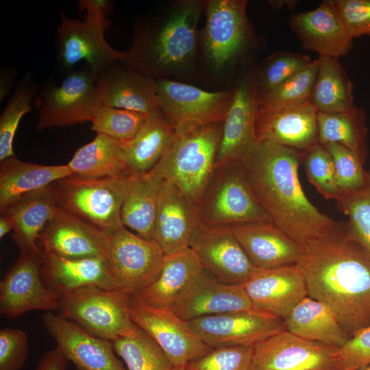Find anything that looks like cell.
I'll list each match as a JSON object with an SVG mask.
<instances>
[{
	"mask_svg": "<svg viewBox=\"0 0 370 370\" xmlns=\"http://www.w3.org/2000/svg\"><path fill=\"white\" fill-rule=\"evenodd\" d=\"M360 370H370V363L365 366L364 367L360 369Z\"/></svg>",
	"mask_w": 370,
	"mask_h": 370,
	"instance_id": "cell-55",
	"label": "cell"
},
{
	"mask_svg": "<svg viewBox=\"0 0 370 370\" xmlns=\"http://www.w3.org/2000/svg\"><path fill=\"white\" fill-rule=\"evenodd\" d=\"M242 285L255 307L279 319L284 320L308 296L304 277L297 264L257 268Z\"/></svg>",
	"mask_w": 370,
	"mask_h": 370,
	"instance_id": "cell-23",
	"label": "cell"
},
{
	"mask_svg": "<svg viewBox=\"0 0 370 370\" xmlns=\"http://www.w3.org/2000/svg\"><path fill=\"white\" fill-rule=\"evenodd\" d=\"M130 298L121 290L81 288L60 297L58 314L92 336L113 341L136 328L129 312Z\"/></svg>",
	"mask_w": 370,
	"mask_h": 370,
	"instance_id": "cell-7",
	"label": "cell"
},
{
	"mask_svg": "<svg viewBox=\"0 0 370 370\" xmlns=\"http://www.w3.org/2000/svg\"><path fill=\"white\" fill-rule=\"evenodd\" d=\"M108 243V233L58 206L38 238L41 251L71 259H106Z\"/></svg>",
	"mask_w": 370,
	"mask_h": 370,
	"instance_id": "cell-19",
	"label": "cell"
},
{
	"mask_svg": "<svg viewBox=\"0 0 370 370\" xmlns=\"http://www.w3.org/2000/svg\"><path fill=\"white\" fill-rule=\"evenodd\" d=\"M317 67V59L313 60L307 68L259 96V109L279 111L310 102Z\"/></svg>",
	"mask_w": 370,
	"mask_h": 370,
	"instance_id": "cell-40",
	"label": "cell"
},
{
	"mask_svg": "<svg viewBox=\"0 0 370 370\" xmlns=\"http://www.w3.org/2000/svg\"><path fill=\"white\" fill-rule=\"evenodd\" d=\"M256 142L268 141L306 151L317 143V110L310 103L279 111L258 110Z\"/></svg>",
	"mask_w": 370,
	"mask_h": 370,
	"instance_id": "cell-27",
	"label": "cell"
},
{
	"mask_svg": "<svg viewBox=\"0 0 370 370\" xmlns=\"http://www.w3.org/2000/svg\"><path fill=\"white\" fill-rule=\"evenodd\" d=\"M247 0H204L199 31V82L214 91L230 89L264 47L247 14Z\"/></svg>",
	"mask_w": 370,
	"mask_h": 370,
	"instance_id": "cell-4",
	"label": "cell"
},
{
	"mask_svg": "<svg viewBox=\"0 0 370 370\" xmlns=\"http://www.w3.org/2000/svg\"><path fill=\"white\" fill-rule=\"evenodd\" d=\"M112 343L127 370H172L173 367L156 341L137 325L131 334Z\"/></svg>",
	"mask_w": 370,
	"mask_h": 370,
	"instance_id": "cell-38",
	"label": "cell"
},
{
	"mask_svg": "<svg viewBox=\"0 0 370 370\" xmlns=\"http://www.w3.org/2000/svg\"><path fill=\"white\" fill-rule=\"evenodd\" d=\"M163 179L149 171L130 175L121 219L124 227L137 235L154 240V222L159 190Z\"/></svg>",
	"mask_w": 370,
	"mask_h": 370,
	"instance_id": "cell-33",
	"label": "cell"
},
{
	"mask_svg": "<svg viewBox=\"0 0 370 370\" xmlns=\"http://www.w3.org/2000/svg\"><path fill=\"white\" fill-rule=\"evenodd\" d=\"M291 31L305 50L319 56L338 58L347 56L353 47L334 0H324L314 10L292 14L288 18Z\"/></svg>",
	"mask_w": 370,
	"mask_h": 370,
	"instance_id": "cell-21",
	"label": "cell"
},
{
	"mask_svg": "<svg viewBox=\"0 0 370 370\" xmlns=\"http://www.w3.org/2000/svg\"><path fill=\"white\" fill-rule=\"evenodd\" d=\"M297 1H291V0H276V1H268L269 4L275 10H280L284 6L286 8H293L295 7V4L297 3Z\"/></svg>",
	"mask_w": 370,
	"mask_h": 370,
	"instance_id": "cell-54",
	"label": "cell"
},
{
	"mask_svg": "<svg viewBox=\"0 0 370 370\" xmlns=\"http://www.w3.org/2000/svg\"><path fill=\"white\" fill-rule=\"evenodd\" d=\"M12 230V225L9 219L1 214L0 216V238H2Z\"/></svg>",
	"mask_w": 370,
	"mask_h": 370,
	"instance_id": "cell-53",
	"label": "cell"
},
{
	"mask_svg": "<svg viewBox=\"0 0 370 370\" xmlns=\"http://www.w3.org/2000/svg\"><path fill=\"white\" fill-rule=\"evenodd\" d=\"M312 61L305 53L275 51L259 64L255 63L254 75L258 97L303 71Z\"/></svg>",
	"mask_w": 370,
	"mask_h": 370,
	"instance_id": "cell-42",
	"label": "cell"
},
{
	"mask_svg": "<svg viewBox=\"0 0 370 370\" xmlns=\"http://www.w3.org/2000/svg\"><path fill=\"white\" fill-rule=\"evenodd\" d=\"M148 114L101 104L90 121L91 130L125 143L134 137Z\"/></svg>",
	"mask_w": 370,
	"mask_h": 370,
	"instance_id": "cell-43",
	"label": "cell"
},
{
	"mask_svg": "<svg viewBox=\"0 0 370 370\" xmlns=\"http://www.w3.org/2000/svg\"><path fill=\"white\" fill-rule=\"evenodd\" d=\"M29 355L26 332L20 328L0 330V370H21Z\"/></svg>",
	"mask_w": 370,
	"mask_h": 370,
	"instance_id": "cell-47",
	"label": "cell"
},
{
	"mask_svg": "<svg viewBox=\"0 0 370 370\" xmlns=\"http://www.w3.org/2000/svg\"><path fill=\"white\" fill-rule=\"evenodd\" d=\"M318 141L340 144L364 164L367 156V126L365 110L360 107L337 113L317 112Z\"/></svg>",
	"mask_w": 370,
	"mask_h": 370,
	"instance_id": "cell-37",
	"label": "cell"
},
{
	"mask_svg": "<svg viewBox=\"0 0 370 370\" xmlns=\"http://www.w3.org/2000/svg\"><path fill=\"white\" fill-rule=\"evenodd\" d=\"M341 370H354V369H341Z\"/></svg>",
	"mask_w": 370,
	"mask_h": 370,
	"instance_id": "cell-57",
	"label": "cell"
},
{
	"mask_svg": "<svg viewBox=\"0 0 370 370\" xmlns=\"http://www.w3.org/2000/svg\"><path fill=\"white\" fill-rule=\"evenodd\" d=\"M230 230L252 265L270 269L297 264L304 247L272 222L235 224Z\"/></svg>",
	"mask_w": 370,
	"mask_h": 370,
	"instance_id": "cell-25",
	"label": "cell"
},
{
	"mask_svg": "<svg viewBox=\"0 0 370 370\" xmlns=\"http://www.w3.org/2000/svg\"><path fill=\"white\" fill-rule=\"evenodd\" d=\"M253 354V346L215 347L188 362L185 368L187 370H256Z\"/></svg>",
	"mask_w": 370,
	"mask_h": 370,
	"instance_id": "cell-45",
	"label": "cell"
},
{
	"mask_svg": "<svg viewBox=\"0 0 370 370\" xmlns=\"http://www.w3.org/2000/svg\"><path fill=\"white\" fill-rule=\"evenodd\" d=\"M57 27V59L65 68L84 60L97 75L106 68L123 62L126 51L112 48L105 38L106 29L86 20L80 21L60 13Z\"/></svg>",
	"mask_w": 370,
	"mask_h": 370,
	"instance_id": "cell-17",
	"label": "cell"
},
{
	"mask_svg": "<svg viewBox=\"0 0 370 370\" xmlns=\"http://www.w3.org/2000/svg\"><path fill=\"white\" fill-rule=\"evenodd\" d=\"M334 2L353 39L370 36V0H334Z\"/></svg>",
	"mask_w": 370,
	"mask_h": 370,
	"instance_id": "cell-49",
	"label": "cell"
},
{
	"mask_svg": "<svg viewBox=\"0 0 370 370\" xmlns=\"http://www.w3.org/2000/svg\"><path fill=\"white\" fill-rule=\"evenodd\" d=\"M286 330L307 340L341 347L348 340L345 329L323 304L309 296L284 319Z\"/></svg>",
	"mask_w": 370,
	"mask_h": 370,
	"instance_id": "cell-34",
	"label": "cell"
},
{
	"mask_svg": "<svg viewBox=\"0 0 370 370\" xmlns=\"http://www.w3.org/2000/svg\"><path fill=\"white\" fill-rule=\"evenodd\" d=\"M80 12L86 11L84 19L106 29L110 26L107 17L113 12V2L108 0H80L77 3Z\"/></svg>",
	"mask_w": 370,
	"mask_h": 370,
	"instance_id": "cell-50",
	"label": "cell"
},
{
	"mask_svg": "<svg viewBox=\"0 0 370 370\" xmlns=\"http://www.w3.org/2000/svg\"><path fill=\"white\" fill-rule=\"evenodd\" d=\"M336 201L338 210L348 218L345 223L346 236L370 256V171L363 186L341 193Z\"/></svg>",
	"mask_w": 370,
	"mask_h": 370,
	"instance_id": "cell-41",
	"label": "cell"
},
{
	"mask_svg": "<svg viewBox=\"0 0 370 370\" xmlns=\"http://www.w3.org/2000/svg\"><path fill=\"white\" fill-rule=\"evenodd\" d=\"M42 253L21 254L0 282V313L14 319L35 310L58 311L60 297L41 278Z\"/></svg>",
	"mask_w": 370,
	"mask_h": 370,
	"instance_id": "cell-15",
	"label": "cell"
},
{
	"mask_svg": "<svg viewBox=\"0 0 370 370\" xmlns=\"http://www.w3.org/2000/svg\"><path fill=\"white\" fill-rule=\"evenodd\" d=\"M40 86L29 74L24 76L0 116V161L14 156V136L23 116L32 110V102Z\"/></svg>",
	"mask_w": 370,
	"mask_h": 370,
	"instance_id": "cell-39",
	"label": "cell"
},
{
	"mask_svg": "<svg viewBox=\"0 0 370 370\" xmlns=\"http://www.w3.org/2000/svg\"><path fill=\"white\" fill-rule=\"evenodd\" d=\"M304 167L310 182L327 199H335L341 195L336 185L332 156L319 142L303 151Z\"/></svg>",
	"mask_w": 370,
	"mask_h": 370,
	"instance_id": "cell-44",
	"label": "cell"
},
{
	"mask_svg": "<svg viewBox=\"0 0 370 370\" xmlns=\"http://www.w3.org/2000/svg\"><path fill=\"white\" fill-rule=\"evenodd\" d=\"M175 132L160 109L149 113L134 137L121 145V157L127 174L149 172L171 143Z\"/></svg>",
	"mask_w": 370,
	"mask_h": 370,
	"instance_id": "cell-31",
	"label": "cell"
},
{
	"mask_svg": "<svg viewBox=\"0 0 370 370\" xmlns=\"http://www.w3.org/2000/svg\"><path fill=\"white\" fill-rule=\"evenodd\" d=\"M200 223V207L175 184L164 180L158 197L154 240L164 254L189 248L190 238Z\"/></svg>",
	"mask_w": 370,
	"mask_h": 370,
	"instance_id": "cell-22",
	"label": "cell"
},
{
	"mask_svg": "<svg viewBox=\"0 0 370 370\" xmlns=\"http://www.w3.org/2000/svg\"><path fill=\"white\" fill-rule=\"evenodd\" d=\"M332 156L336 185L341 194L357 190L363 186L368 179V171L357 156L344 146L328 143L322 145Z\"/></svg>",
	"mask_w": 370,
	"mask_h": 370,
	"instance_id": "cell-46",
	"label": "cell"
},
{
	"mask_svg": "<svg viewBox=\"0 0 370 370\" xmlns=\"http://www.w3.org/2000/svg\"><path fill=\"white\" fill-rule=\"evenodd\" d=\"M102 105L144 114L160 109L156 80L117 62L97 75Z\"/></svg>",
	"mask_w": 370,
	"mask_h": 370,
	"instance_id": "cell-26",
	"label": "cell"
},
{
	"mask_svg": "<svg viewBox=\"0 0 370 370\" xmlns=\"http://www.w3.org/2000/svg\"><path fill=\"white\" fill-rule=\"evenodd\" d=\"M255 63L238 73L231 88L232 95L223 120L215 168L240 161L256 143L255 126L259 107L254 75Z\"/></svg>",
	"mask_w": 370,
	"mask_h": 370,
	"instance_id": "cell-11",
	"label": "cell"
},
{
	"mask_svg": "<svg viewBox=\"0 0 370 370\" xmlns=\"http://www.w3.org/2000/svg\"><path fill=\"white\" fill-rule=\"evenodd\" d=\"M130 175L83 179L71 175L51 186L58 207L109 234L123 226L121 210Z\"/></svg>",
	"mask_w": 370,
	"mask_h": 370,
	"instance_id": "cell-6",
	"label": "cell"
},
{
	"mask_svg": "<svg viewBox=\"0 0 370 370\" xmlns=\"http://www.w3.org/2000/svg\"><path fill=\"white\" fill-rule=\"evenodd\" d=\"M223 121L176 131L151 172L175 184L193 203L201 205L215 170Z\"/></svg>",
	"mask_w": 370,
	"mask_h": 370,
	"instance_id": "cell-5",
	"label": "cell"
},
{
	"mask_svg": "<svg viewBox=\"0 0 370 370\" xmlns=\"http://www.w3.org/2000/svg\"><path fill=\"white\" fill-rule=\"evenodd\" d=\"M241 311L269 314L254 306L242 284L220 282L205 270L173 310L187 321L204 316Z\"/></svg>",
	"mask_w": 370,
	"mask_h": 370,
	"instance_id": "cell-24",
	"label": "cell"
},
{
	"mask_svg": "<svg viewBox=\"0 0 370 370\" xmlns=\"http://www.w3.org/2000/svg\"><path fill=\"white\" fill-rule=\"evenodd\" d=\"M122 143L97 134L90 143L80 147L66 164L72 175L99 179L128 175L121 157Z\"/></svg>",
	"mask_w": 370,
	"mask_h": 370,
	"instance_id": "cell-36",
	"label": "cell"
},
{
	"mask_svg": "<svg viewBox=\"0 0 370 370\" xmlns=\"http://www.w3.org/2000/svg\"><path fill=\"white\" fill-rule=\"evenodd\" d=\"M41 278L46 287L59 297L84 287L119 290L106 259H71L42 250Z\"/></svg>",
	"mask_w": 370,
	"mask_h": 370,
	"instance_id": "cell-28",
	"label": "cell"
},
{
	"mask_svg": "<svg viewBox=\"0 0 370 370\" xmlns=\"http://www.w3.org/2000/svg\"><path fill=\"white\" fill-rule=\"evenodd\" d=\"M129 312L132 321L156 341L173 367H185L212 349L199 337L188 321L172 311L151 306L130 295Z\"/></svg>",
	"mask_w": 370,
	"mask_h": 370,
	"instance_id": "cell-13",
	"label": "cell"
},
{
	"mask_svg": "<svg viewBox=\"0 0 370 370\" xmlns=\"http://www.w3.org/2000/svg\"><path fill=\"white\" fill-rule=\"evenodd\" d=\"M0 162V212L20 197L71 175L66 164H38L15 156Z\"/></svg>",
	"mask_w": 370,
	"mask_h": 370,
	"instance_id": "cell-32",
	"label": "cell"
},
{
	"mask_svg": "<svg viewBox=\"0 0 370 370\" xmlns=\"http://www.w3.org/2000/svg\"><path fill=\"white\" fill-rule=\"evenodd\" d=\"M164 256L155 240L144 238L123 225L109 233L106 262L119 290L130 295L158 278Z\"/></svg>",
	"mask_w": 370,
	"mask_h": 370,
	"instance_id": "cell-10",
	"label": "cell"
},
{
	"mask_svg": "<svg viewBox=\"0 0 370 370\" xmlns=\"http://www.w3.org/2000/svg\"><path fill=\"white\" fill-rule=\"evenodd\" d=\"M303 151L271 142H256L238 161L244 178L271 221L304 247L341 234L338 223L317 209L299 182Z\"/></svg>",
	"mask_w": 370,
	"mask_h": 370,
	"instance_id": "cell-1",
	"label": "cell"
},
{
	"mask_svg": "<svg viewBox=\"0 0 370 370\" xmlns=\"http://www.w3.org/2000/svg\"><path fill=\"white\" fill-rule=\"evenodd\" d=\"M15 73L10 69H1L0 77V99H3L13 86Z\"/></svg>",
	"mask_w": 370,
	"mask_h": 370,
	"instance_id": "cell-52",
	"label": "cell"
},
{
	"mask_svg": "<svg viewBox=\"0 0 370 370\" xmlns=\"http://www.w3.org/2000/svg\"><path fill=\"white\" fill-rule=\"evenodd\" d=\"M339 370H359L370 363V325L353 334L337 352Z\"/></svg>",
	"mask_w": 370,
	"mask_h": 370,
	"instance_id": "cell-48",
	"label": "cell"
},
{
	"mask_svg": "<svg viewBox=\"0 0 370 370\" xmlns=\"http://www.w3.org/2000/svg\"><path fill=\"white\" fill-rule=\"evenodd\" d=\"M160 110L175 131L223 121L232 88L209 91L173 79L156 80Z\"/></svg>",
	"mask_w": 370,
	"mask_h": 370,
	"instance_id": "cell-12",
	"label": "cell"
},
{
	"mask_svg": "<svg viewBox=\"0 0 370 370\" xmlns=\"http://www.w3.org/2000/svg\"><path fill=\"white\" fill-rule=\"evenodd\" d=\"M97 80V75L87 66L70 73L59 85L44 88L36 100L37 130L90 122L102 104Z\"/></svg>",
	"mask_w": 370,
	"mask_h": 370,
	"instance_id": "cell-9",
	"label": "cell"
},
{
	"mask_svg": "<svg viewBox=\"0 0 370 370\" xmlns=\"http://www.w3.org/2000/svg\"><path fill=\"white\" fill-rule=\"evenodd\" d=\"M57 206L50 185L20 197L1 212L12 225V238L21 254L42 253L38 238Z\"/></svg>",
	"mask_w": 370,
	"mask_h": 370,
	"instance_id": "cell-29",
	"label": "cell"
},
{
	"mask_svg": "<svg viewBox=\"0 0 370 370\" xmlns=\"http://www.w3.org/2000/svg\"><path fill=\"white\" fill-rule=\"evenodd\" d=\"M204 7V0L166 1L137 16L122 64L156 80L198 83V23Z\"/></svg>",
	"mask_w": 370,
	"mask_h": 370,
	"instance_id": "cell-2",
	"label": "cell"
},
{
	"mask_svg": "<svg viewBox=\"0 0 370 370\" xmlns=\"http://www.w3.org/2000/svg\"><path fill=\"white\" fill-rule=\"evenodd\" d=\"M200 212L201 223L210 226L271 222L250 190L238 161L215 168Z\"/></svg>",
	"mask_w": 370,
	"mask_h": 370,
	"instance_id": "cell-8",
	"label": "cell"
},
{
	"mask_svg": "<svg viewBox=\"0 0 370 370\" xmlns=\"http://www.w3.org/2000/svg\"><path fill=\"white\" fill-rule=\"evenodd\" d=\"M172 370H187L185 367H173Z\"/></svg>",
	"mask_w": 370,
	"mask_h": 370,
	"instance_id": "cell-56",
	"label": "cell"
},
{
	"mask_svg": "<svg viewBox=\"0 0 370 370\" xmlns=\"http://www.w3.org/2000/svg\"><path fill=\"white\" fill-rule=\"evenodd\" d=\"M42 320L56 348L77 370H127L112 341L92 336L51 311Z\"/></svg>",
	"mask_w": 370,
	"mask_h": 370,
	"instance_id": "cell-20",
	"label": "cell"
},
{
	"mask_svg": "<svg viewBox=\"0 0 370 370\" xmlns=\"http://www.w3.org/2000/svg\"><path fill=\"white\" fill-rule=\"evenodd\" d=\"M68 362L61 352L55 348L42 356L35 370H67Z\"/></svg>",
	"mask_w": 370,
	"mask_h": 370,
	"instance_id": "cell-51",
	"label": "cell"
},
{
	"mask_svg": "<svg viewBox=\"0 0 370 370\" xmlns=\"http://www.w3.org/2000/svg\"><path fill=\"white\" fill-rule=\"evenodd\" d=\"M199 337L212 348L254 346L284 330L280 319L247 311L201 317L188 321Z\"/></svg>",
	"mask_w": 370,
	"mask_h": 370,
	"instance_id": "cell-18",
	"label": "cell"
},
{
	"mask_svg": "<svg viewBox=\"0 0 370 370\" xmlns=\"http://www.w3.org/2000/svg\"><path fill=\"white\" fill-rule=\"evenodd\" d=\"M189 248L204 269L224 283L243 284L257 269L249 261L230 226L200 223L190 238Z\"/></svg>",
	"mask_w": 370,
	"mask_h": 370,
	"instance_id": "cell-16",
	"label": "cell"
},
{
	"mask_svg": "<svg viewBox=\"0 0 370 370\" xmlns=\"http://www.w3.org/2000/svg\"><path fill=\"white\" fill-rule=\"evenodd\" d=\"M256 370H339V347L282 330L253 346Z\"/></svg>",
	"mask_w": 370,
	"mask_h": 370,
	"instance_id": "cell-14",
	"label": "cell"
},
{
	"mask_svg": "<svg viewBox=\"0 0 370 370\" xmlns=\"http://www.w3.org/2000/svg\"><path fill=\"white\" fill-rule=\"evenodd\" d=\"M317 75L310 103L317 112L337 113L350 110L354 102V84L338 58L319 56Z\"/></svg>",
	"mask_w": 370,
	"mask_h": 370,
	"instance_id": "cell-35",
	"label": "cell"
},
{
	"mask_svg": "<svg viewBox=\"0 0 370 370\" xmlns=\"http://www.w3.org/2000/svg\"><path fill=\"white\" fill-rule=\"evenodd\" d=\"M204 271L190 248L165 255L158 278L135 295L151 306L173 312L176 304Z\"/></svg>",
	"mask_w": 370,
	"mask_h": 370,
	"instance_id": "cell-30",
	"label": "cell"
},
{
	"mask_svg": "<svg viewBox=\"0 0 370 370\" xmlns=\"http://www.w3.org/2000/svg\"><path fill=\"white\" fill-rule=\"evenodd\" d=\"M297 265L308 296L325 305L345 331L370 325V256L345 231L305 247Z\"/></svg>",
	"mask_w": 370,
	"mask_h": 370,
	"instance_id": "cell-3",
	"label": "cell"
}]
</instances>
